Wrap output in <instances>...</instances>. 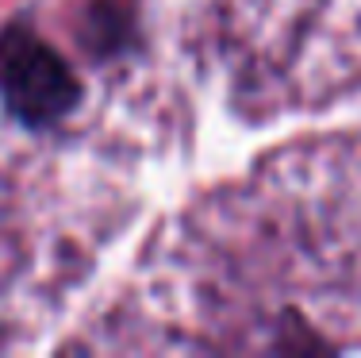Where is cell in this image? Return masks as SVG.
<instances>
[{
  "instance_id": "6da1fadb",
  "label": "cell",
  "mask_w": 361,
  "mask_h": 358,
  "mask_svg": "<svg viewBox=\"0 0 361 358\" xmlns=\"http://www.w3.org/2000/svg\"><path fill=\"white\" fill-rule=\"evenodd\" d=\"M0 100L20 124L50 127L81 100V85L58 50L12 23L0 31Z\"/></svg>"
}]
</instances>
